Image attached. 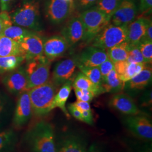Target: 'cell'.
<instances>
[{
  "label": "cell",
  "instance_id": "cb8c5ba5",
  "mask_svg": "<svg viewBox=\"0 0 152 152\" xmlns=\"http://www.w3.org/2000/svg\"><path fill=\"white\" fill-rule=\"evenodd\" d=\"M17 135L11 129L0 131V152H14L17 143Z\"/></svg>",
  "mask_w": 152,
  "mask_h": 152
},
{
  "label": "cell",
  "instance_id": "9c48e42d",
  "mask_svg": "<svg viewBox=\"0 0 152 152\" xmlns=\"http://www.w3.org/2000/svg\"><path fill=\"white\" fill-rule=\"evenodd\" d=\"M138 12L135 0H122L111 17L110 23L119 26H128L136 19Z\"/></svg>",
  "mask_w": 152,
  "mask_h": 152
},
{
  "label": "cell",
  "instance_id": "5bb4252c",
  "mask_svg": "<svg viewBox=\"0 0 152 152\" xmlns=\"http://www.w3.org/2000/svg\"><path fill=\"white\" fill-rule=\"evenodd\" d=\"M76 64L88 67L99 66L108 59L106 50L90 46L75 58Z\"/></svg>",
  "mask_w": 152,
  "mask_h": 152
},
{
  "label": "cell",
  "instance_id": "ffe728a7",
  "mask_svg": "<svg viewBox=\"0 0 152 152\" xmlns=\"http://www.w3.org/2000/svg\"><path fill=\"white\" fill-rule=\"evenodd\" d=\"M72 82L71 80L64 83L55 96L51 106V111L56 108H60L67 118H70V114L65 107L69 96L72 90Z\"/></svg>",
  "mask_w": 152,
  "mask_h": 152
},
{
  "label": "cell",
  "instance_id": "8fae6325",
  "mask_svg": "<svg viewBox=\"0 0 152 152\" xmlns=\"http://www.w3.org/2000/svg\"><path fill=\"white\" fill-rule=\"evenodd\" d=\"M6 88L13 94H20L27 91V76L23 67H19L11 71L2 78Z\"/></svg>",
  "mask_w": 152,
  "mask_h": 152
},
{
  "label": "cell",
  "instance_id": "d4e9b609",
  "mask_svg": "<svg viewBox=\"0 0 152 152\" xmlns=\"http://www.w3.org/2000/svg\"><path fill=\"white\" fill-rule=\"evenodd\" d=\"M129 44L126 41L106 50L108 58L113 63L127 59L129 54Z\"/></svg>",
  "mask_w": 152,
  "mask_h": 152
},
{
  "label": "cell",
  "instance_id": "8992f818",
  "mask_svg": "<svg viewBox=\"0 0 152 152\" xmlns=\"http://www.w3.org/2000/svg\"><path fill=\"white\" fill-rule=\"evenodd\" d=\"M127 26L109 23L92 39L91 46L107 50L127 41Z\"/></svg>",
  "mask_w": 152,
  "mask_h": 152
},
{
  "label": "cell",
  "instance_id": "f1b7e54d",
  "mask_svg": "<svg viewBox=\"0 0 152 152\" xmlns=\"http://www.w3.org/2000/svg\"><path fill=\"white\" fill-rule=\"evenodd\" d=\"M76 65L78 67L81 72L86 76L93 83H94L98 87L102 88V77L98 66L88 67L78 64H76Z\"/></svg>",
  "mask_w": 152,
  "mask_h": 152
},
{
  "label": "cell",
  "instance_id": "4316f807",
  "mask_svg": "<svg viewBox=\"0 0 152 152\" xmlns=\"http://www.w3.org/2000/svg\"><path fill=\"white\" fill-rule=\"evenodd\" d=\"M25 60L26 58L23 55L0 57V74L16 69Z\"/></svg>",
  "mask_w": 152,
  "mask_h": 152
},
{
  "label": "cell",
  "instance_id": "9a60e30c",
  "mask_svg": "<svg viewBox=\"0 0 152 152\" xmlns=\"http://www.w3.org/2000/svg\"><path fill=\"white\" fill-rule=\"evenodd\" d=\"M76 66L75 58L59 61L54 68L51 81L59 87L66 82L71 80L76 70Z\"/></svg>",
  "mask_w": 152,
  "mask_h": 152
},
{
  "label": "cell",
  "instance_id": "f6af8a7d",
  "mask_svg": "<svg viewBox=\"0 0 152 152\" xmlns=\"http://www.w3.org/2000/svg\"><path fill=\"white\" fill-rule=\"evenodd\" d=\"M142 152H152L151 144L150 145L145 146V147H144V148L142 151Z\"/></svg>",
  "mask_w": 152,
  "mask_h": 152
},
{
  "label": "cell",
  "instance_id": "ab89813d",
  "mask_svg": "<svg viewBox=\"0 0 152 152\" xmlns=\"http://www.w3.org/2000/svg\"><path fill=\"white\" fill-rule=\"evenodd\" d=\"M72 104H73V105L76 108H77L78 109H79L81 112L91 110V107H90V103H88V102L77 100L76 102Z\"/></svg>",
  "mask_w": 152,
  "mask_h": 152
},
{
  "label": "cell",
  "instance_id": "ba28073f",
  "mask_svg": "<svg viewBox=\"0 0 152 152\" xmlns=\"http://www.w3.org/2000/svg\"><path fill=\"white\" fill-rule=\"evenodd\" d=\"M125 123L127 129L135 135L145 140H152V121L147 116L141 113L129 115L125 119Z\"/></svg>",
  "mask_w": 152,
  "mask_h": 152
},
{
  "label": "cell",
  "instance_id": "5b68a950",
  "mask_svg": "<svg viewBox=\"0 0 152 152\" xmlns=\"http://www.w3.org/2000/svg\"><path fill=\"white\" fill-rule=\"evenodd\" d=\"M51 61L45 56L27 61L24 67L27 76V91L50 81Z\"/></svg>",
  "mask_w": 152,
  "mask_h": 152
},
{
  "label": "cell",
  "instance_id": "f546056e",
  "mask_svg": "<svg viewBox=\"0 0 152 152\" xmlns=\"http://www.w3.org/2000/svg\"><path fill=\"white\" fill-rule=\"evenodd\" d=\"M121 1L122 0H99L95 7L110 19Z\"/></svg>",
  "mask_w": 152,
  "mask_h": 152
},
{
  "label": "cell",
  "instance_id": "8d00e7d4",
  "mask_svg": "<svg viewBox=\"0 0 152 152\" xmlns=\"http://www.w3.org/2000/svg\"><path fill=\"white\" fill-rule=\"evenodd\" d=\"M99 0H77L74 1L75 7L77 9L84 11L95 5Z\"/></svg>",
  "mask_w": 152,
  "mask_h": 152
},
{
  "label": "cell",
  "instance_id": "e0dca14e",
  "mask_svg": "<svg viewBox=\"0 0 152 152\" xmlns=\"http://www.w3.org/2000/svg\"><path fill=\"white\" fill-rule=\"evenodd\" d=\"M110 107L128 115L140 114L141 112L134 100L124 93H116L109 102Z\"/></svg>",
  "mask_w": 152,
  "mask_h": 152
},
{
  "label": "cell",
  "instance_id": "bcb514c9",
  "mask_svg": "<svg viewBox=\"0 0 152 152\" xmlns=\"http://www.w3.org/2000/svg\"><path fill=\"white\" fill-rule=\"evenodd\" d=\"M87 152H100L98 149L95 147H94V145H92L91 147L89 148V149L87 151Z\"/></svg>",
  "mask_w": 152,
  "mask_h": 152
},
{
  "label": "cell",
  "instance_id": "30bf717a",
  "mask_svg": "<svg viewBox=\"0 0 152 152\" xmlns=\"http://www.w3.org/2000/svg\"><path fill=\"white\" fill-rule=\"evenodd\" d=\"M19 95L12 120L13 125L16 129L22 128L26 125L33 114L28 91H25Z\"/></svg>",
  "mask_w": 152,
  "mask_h": 152
},
{
  "label": "cell",
  "instance_id": "7402d4cb",
  "mask_svg": "<svg viewBox=\"0 0 152 152\" xmlns=\"http://www.w3.org/2000/svg\"><path fill=\"white\" fill-rule=\"evenodd\" d=\"M56 152H87L85 144L75 136L66 137L60 142Z\"/></svg>",
  "mask_w": 152,
  "mask_h": 152
},
{
  "label": "cell",
  "instance_id": "60d3db41",
  "mask_svg": "<svg viewBox=\"0 0 152 152\" xmlns=\"http://www.w3.org/2000/svg\"><path fill=\"white\" fill-rule=\"evenodd\" d=\"M82 115L83 122L88 125H92L93 124V115L91 110L82 111Z\"/></svg>",
  "mask_w": 152,
  "mask_h": 152
},
{
  "label": "cell",
  "instance_id": "6da1fadb",
  "mask_svg": "<svg viewBox=\"0 0 152 152\" xmlns=\"http://www.w3.org/2000/svg\"><path fill=\"white\" fill-rule=\"evenodd\" d=\"M26 139L33 152H56L53 125L40 121L28 131Z\"/></svg>",
  "mask_w": 152,
  "mask_h": 152
},
{
  "label": "cell",
  "instance_id": "ee69618b",
  "mask_svg": "<svg viewBox=\"0 0 152 152\" xmlns=\"http://www.w3.org/2000/svg\"><path fill=\"white\" fill-rule=\"evenodd\" d=\"M15 0H0L1 11H7L9 6Z\"/></svg>",
  "mask_w": 152,
  "mask_h": 152
},
{
  "label": "cell",
  "instance_id": "52a82bcc",
  "mask_svg": "<svg viewBox=\"0 0 152 152\" xmlns=\"http://www.w3.org/2000/svg\"><path fill=\"white\" fill-rule=\"evenodd\" d=\"M74 1L48 0L45 7L46 16L53 24H60L71 15L75 7Z\"/></svg>",
  "mask_w": 152,
  "mask_h": 152
},
{
  "label": "cell",
  "instance_id": "277c9868",
  "mask_svg": "<svg viewBox=\"0 0 152 152\" xmlns=\"http://www.w3.org/2000/svg\"><path fill=\"white\" fill-rule=\"evenodd\" d=\"M84 28L83 41L90 43L104 28L110 23V19L95 6L82 11L79 15Z\"/></svg>",
  "mask_w": 152,
  "mask_h": 152
},
{
  "label": "cell",
  "instance_id": "2e32d148",
  "mask_svg": "<svg viewBox=\"0 0 152 152\" xmlns=\"http://www.w3.org/2000/svg\"><path fill=\"white\" fill-rule=\"evenodd\" d=\"M69 48L67 42L61 36H54L44 41V56L52 61L63 56Z\"/></svg>",
  "mask_w": 152,
  "mask_h": 152
},
{
  "label": "cell",
  "instance_id": "74e56055",
  "mask_svg": "<svg viewBox=\"0 0 152 152\" xmlns=\"http://www.w3.org/2000/svg\"><path fill=\"white\" fill-rule=\"evenodd\" d=\"M152 0H140L139 11L142 14H149L152 12Z\"/></svg>",
  "mask_w": 152,
  "mask_h": 152
},
{
  "label": "cell",
  "instance_id": "484cf974",
  "mask_svg": "<svg viewBox=\"0 0 152 152\" xmlns=\"http://www.w3.org/2000/svg\"><path fill=\"white\" fill-rule=\"evenodd\" d=\"M72 86L73 88L80 90H87L91 91L95 94V96H98L104 93L102 88L96 86L82 72H79L78 73L72 82Z\"/></svg>",
  "mask_w": 152,
  "mask_h": 152
},
{
  "label": "cell",
  "instance_id": "4dcf8cb0",
  "mask_svg": "<svg viewBox=\"0 0 152 152\" xmlns=\"http://www.w3.org/2000/svg\"><path fill=\"white\" fill-rule=\"evenodd\" d=\"M147 65L148 64L146 63H128L124 74L120 77L121 80L125 82L130 80L142 71Z\"/></svg>",
  "mask_w": 152,
  "mask_h": 152
},
{
  "label": "cell",
  "instance_id": "83f0119b",
  "mask_svg": "<svg viewBox=\"0 0 152 152\" xmlns=\"http://www.w3.org/2000/svg\"><path fill=\"white\" fill-rule=\"evenodd\" d=\"M33 32H34L28 30L27 28L12 24L11 26L6 28L1 36H4L8 38H11L19 43L26 36Z\"/></svg>",
  "mask_w": 152,
  "mask_h": 152
},
{
  "label": "cell",
  "instance_id": "7a4b0ae2",
  "mask_svg": "<svg viewBox=\"0 0 152 152\" xmlns=\"http://www.w3.org/2000/svg\"><path fill=\"white\" fill-rule=\"evenodd\" d=\"M58 86L51 80L28 90L33 113L37 117L46 115L51 112V106L58 92Z\"/></svg>",
  "mask_w": 152,
  "mask_h": 152
},
{
  "label": "cell",
  "instance_id": "3957f363",
  "mask_svg": "<svg viewBox=\"0 0 152 152\" xmlns=\"http://www.w3.org/2000/svg\"><path fill=\"white\" fill-rule=\"evenodd\" d=\"M39 8L38 0H26L10 15L12 23L27 29L41 30Z\"/></svg>",
  "mask_w": 152,
  "mask_h": 152
},
{
  "label": "cell",
  "instance_id": "836d02e7",
  "mask_svg": "<svg viewBox=\"0 0 152 152\" xmlns=\"http://www.w3.org/2000/svg\"><path fill=\"white\" fill-rule=\"evenodd\" d=\"M77 100L86 102H91L95 96V94L87 90H80L74 88Z\"/></svg>",
  "mask_w": 152,
  "mask_h": 152
},
{
  "label": "cell",
  "instance_id": "e575fe53",
  "mask_svg": "<svg viewBox=\"0 0 152 152\" xmlns=\"http://www.w3.org/2000/svg\"><path fill=\"white\" fill-rule=\"evenodd\" d=\"M12 24L10 16L7 11L0 12V36L6 28Z\"/></svg>",
  "mask_w": 152,
  "mask_h": 152
},
{
  "label": "cell",
  "instance_id": "1f68e13d",
  "mask_svg": "<svg viewBox=\"0 0 152 152\" xmlns=\"http://www.w3.org/2000/svg\"><path fill=\"white\" fill-rule=\"evenodd\" d=\"M126 61L129 63H146L137 45L129 44V54ZM147 64V63H146Z\"/></svg>",
  "mask_w": 152,
  "mask_h": 152
},
{
  "label": "cell",
  "instance_id": "f35d334b",
  "mask_svg": "<svg viewBox=\"0 0 152 152\" xmlns=\"http://www.w3.org/2000/svg\"><path fill=\"white\" fill-rule=\"evenodd\" d=\"M68 110L70 112L71 115L75 117L77 120H79L80 121L83 122L82 119V112L78 109L76 108L73 104H70L68 105Z\"/></svg>",
  "mask_w": 152,
  "mask_h": 152
},
{
  "label": "cell",
  "instance_id": "7c38bea8",
  "mask_svg": "<svg viewBox=\"0 0 152 152\" xmlns=\"http://www.w3.org/2000/svg\"><path fill=\"white\" fill-rule=\"evenodd\" d=\"M44 43L43 38L36 32L29 34L23 38L19 45L26 60L28 61L44 56Z\"/></svg>",
  "mask_w": 152,
  "mask_h": 152
},
{
  "label": "cell",
  "instance_id": "7dc6e473",
  "mask_svg": "<svg viewBox=\"0 0 152 152\" xmlns=\"http://www.w3.org/2000/svg\"><path fill=\"white\" fill-rule=\"evenodd\" d=\"M65 1H73L75 0H65Z\"/></svg>",
  "mask_w": 152,
  "mask_h": 152
},
{
  "label": "cell",
  "instance_id": "7bdbcfd3",
  "mask_svg": "<svg viewBox=\"0 0 152 152\" xmlns=\"http://www.w3.org/2000/svg\"><path fill=\"white\" fill-rule=\"evenodd\" d=\"M6 104L4 100L0 96V125L4 122L5 111Z\"/></svg>",
  "mask_w": 152,
  "mask_h": 152
},
{
  "label": "cell",
  "instance_id": "44dd1931",
  "mask_svg": "<svg viewBox=\"0 0 152 152\" xmlns=\"http://www.w3.org/2000/svg\"><path fill=\"white\" fill-rule=\"evenodd\" d=\"M125 82L121 80L115 69L110 71L102 80V87L104 92L118 93L123 90Z\"/></svg>",
  "mask_w": 152,
  "mask_h": 152
},
{
  "label": "cell",
  "instance_id": "4fadbf2b",
  "mask_svg": "<svg viewBox=\"0 0 152 152\" xmlns=\"http://www.w3.org/2000/svg\"><path fill=\"white\" fill-rule=\"evenodd\" d=\"M61 34L69 47L74 46L83 41L84 28L79 15L72 16L66 22L61 29Z\"/></svg>",
  "mask_w": 152,
  "mask_h": 152
},
{
  "label": "cell",
  "instance_id": "d590c367",
  "mask_svg": "<svg viewBox=\"0 0 152 152\" xmlns=\"http://www.w3.org/2000/svg\"><path fill=\"white\" fill-rule=\"evenodd\" d=\"M98 68L100 71L103 80L108 75L110 71L114 69V63L108 58L107 60H105L99 65Z\"/></svg>",
  "mask_w": 152,
  "mask_h": 152
},
{
  "label": "cell",
  "instance_id": "b9f144b4",
  "mask_svg": "<svg viewBox=\"0 0 152 152\" xmlns=\"http://www.w3.org/2000/svg\"><path fill=\"white\" fill-rule=\"evenodd\" d=\"M141 41H152V22H150L148 27H147L146 31L143 36Z\"/></svg>",
  "mask_w": 152,
  "mask_h": 152
},
{
  "label": "cell",
  "instance_id": "c3c4849f",
  "mask_svg": "<svg viewBox=\"0 0 152 152\" xmlns=\"http://www.w3.org/2000/svg\"><path fill=\"white\" fill-rule=\"evenodd\" d=\"M0 10H1V8H0Z\"/></svg>",
  "mask_w": 152,
  "mask_h": 152
},
{
  "label": "cell",
  "instance_id": "ac0fdd59",
  "mask_svg": "<svg viewBox=\"0 0 152 152\" xmlns=\"http://www.w3.org/2000/svg\"><path fill=\"white\" fill-rule=\"evenodd\" d=\"M152 20L140 17L131 23L127 26V41L130 45H137L143 37L147 27Z\"/></svg>",
  "mask_w": 152,
  "mask_h": 152
},
{
  "label": "cell",
  "instance_id": "d6a6232c",
  "mask_svg": "<svg viewBox=\"0 0 152 152\" xmlns=\"http://www.w3.org/2000/svg\"><path fill=\"white\" fill-rule=\"evenodd\" d=\"M145 63L148 64H152V41H141L137 44Z\"/></svg>",
  "mask_w": 152,
  "mask_h": 152
},
{
  "label": "cell",
  "instance_id": "603a6c76",
  "mask_svg": "<svg viewBox=\"0 0 152 152\" xmlns=\"http://www.w3.org/2000/svg\"><path fill=\"white\" fill-rule=\"evenodd\" d=\"M16 55H23L19 43L4 36H0V57Z\"/></svg>",
  "mask_w": 152,
  "mask_h": 152
},
{
  "label": "cell",
  "instance_id": "d6986e66",
  "mask_svg": "<svg viewBox=\"0 0 152 152\" xmlns=\"http://www.w3.org/2000/svg\"><path fill=\"white\" fill-rule=\"evenodd\" d=\"M149 65H147L138 75L125 82L124 89L130 91H137L147 87L152 81V67Z\"/></svg>",
  "mask_w": 152,
  "mask_h": 152
}]
</instances>
